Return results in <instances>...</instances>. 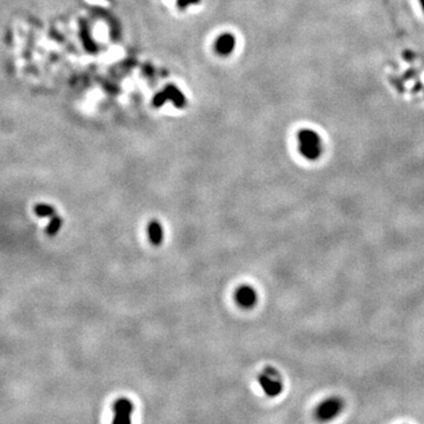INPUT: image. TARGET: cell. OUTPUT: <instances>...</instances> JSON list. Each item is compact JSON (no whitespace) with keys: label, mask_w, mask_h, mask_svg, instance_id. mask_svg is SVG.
Here are the masks:
<instances>
[{"label":"cell","mask_w":424,"mask_h":424,"mask_svg":"<svg viewBox=\"0 0 424 424\" xmlns=\"http://www.w3.org/2000/svg\"><path fill=\"white\" fill-rule=\"evenodd\" d=\"M233 44L234 40L231 35H227V37H223L219 40V47H221L223 52H228V51L232 50Z\"/></svg>","instance_id":"9c48e42d"},{"label":"cell","mask_w":424,"mask_h":424,"mask_svg":"<svg viewBox=\"0 0 424 424\" xmlns=\"http://www.w3.org/2000/svg\"><path fill=\"white\" fill-rule=\"evenodd\" d=\"M33 210H34L35 215L40 218H51L56 215L55 207L50 205V204H37V205H34V207H33Z\"/></svg>","instance_id":"52a82bcc"},{"label":"cell","mask_w":424,"mask_h":424,"mask_svg":"<svg viewBox=\"0 0 424 424\" xmlns=\"http://www.w3.org/2000/svg\"><path fill=\"white\" fill-rule=\"evenodd\" d=\"M298 147L303 157L316 161L322 155V138L314 130L303 129L298 132Z\"/></svg>","instance_id":"6da1fadb"},{"label":"cell","mask_w":424,"mask_h":424,"mask_svg":"<svg viewBox=\"0 0 424 424\" xmlns=\"http://www.w3.org/2000/svg\"><path fill=\"white\" fill-rule=\"evenodd\" d=\"M258 382H260L263 391L269 397L278 396L283 390L281 376L275 369L266 368L258 376Z\"/></svg>","instance_id":"7a4b0ae2"},{"label":"cell","mask_w":424,"mask_h":424,"mask_svg":"<svg viewBox=\"0 0 424 424\" xmlns=\"http://www.w3.org/2000/svg\"><path fill=\"white\" fill-rule=\"evenodd\" d=\"M420 2H421V5H422V8L424 11V0H420Z\"/></svg>","instance_id":"30bf717a"},{"label":"cell","mask_w":424,"mask_h":424,"mask_svg":"<svg viewBox=\"0 0 424 424\" xmlns=\"http://www.w3.org/2000/svg\"><path fill=\"white\" fill-rule=\"evenodd\" d=\"M63 225V219L60 217L59 215L53 216V217H51L50 219V223L46 227V230H45V232H46L49 236H55L60 231V228H62Z\"/></svg>","instance_id":"ba28073f"},{"label":"cell","mask_w":424,"mask_h":424,"mask_svg":"<svg viewBox=\"0 0 424 424\" xmlns=\"http://www.w3.org/2000/svg\"><path fill=\"white\" fill-rule=\"evenodd\" d=\"M112 410L114 413L113 423L128 424L131 422V415L134 410V404L129 398H119L113 403Z\"/></svg>","instance_id":"3957f363"},{"label":"cell","mask_w":424,"mask_h":424,"mask_svg":"<svg viewBox=\"0 0 424 424\" xmlns=\"http://www.w3.org/2000/svg\"><path fill=\"white\" fill-rule=\"evenodd\" d=\"M342 409V399L337 398V397H331V398L326 399V401L318 405L317 410H316V415H317L318 420L330 421L335 419V417L341 413Z\"/></svg>","instance_id":"277c9868"},{"label":"cell","mask_w":424,"mask_h":424,"mask_svg":"<svg viewBox=\"0 0 424 424\" xmlns=\"http://www.w3.org/2000/svg\"><path fill=\"white\" fill-rule=\"evenodd\" d=\"M147 237L155 246L161 245L164 240V230L158 221L153 219L147 224Z\"/></svg>","instance_id":"8992f818"},{"label":"cell","mask_w":424,"mask_h":424,"mask_svg":"<svg viewBox=\"0 0 424 424\" xmlns=\"http://www.w3.org/2000/svg\"><path fill=\"white\" fill-rule=\"evenodd\" d=\"M257 293L254 288L249 285H242L234 293V300L240 308L251 309L257 304Z\"/></svg>","instance_id":"5b68a950"}]
</instances>
